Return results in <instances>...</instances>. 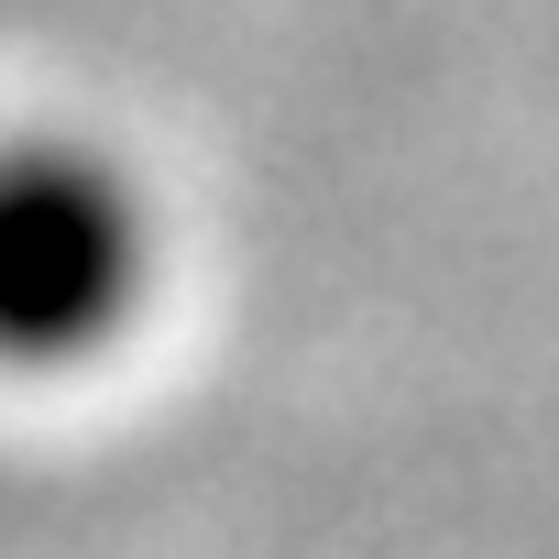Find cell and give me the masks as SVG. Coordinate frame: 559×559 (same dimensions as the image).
I'll use <instances>...</instances> for the list:
<instances>
[{"label": "cell", "mask_w": 559, "mask_h": 559, "mask_svg": "<svg viewBox=\"0 0 559 559\" xmlns=\"http://www.w3.org/2000/svg\"><path fill=\"white\" fill-rule=\"evenodd\" d=\"M154 286V209L121 154L34 132L0 143V362L56 373L110 352Z\"/></svg>", "instance_id": "cell-1"}]
</instances>
